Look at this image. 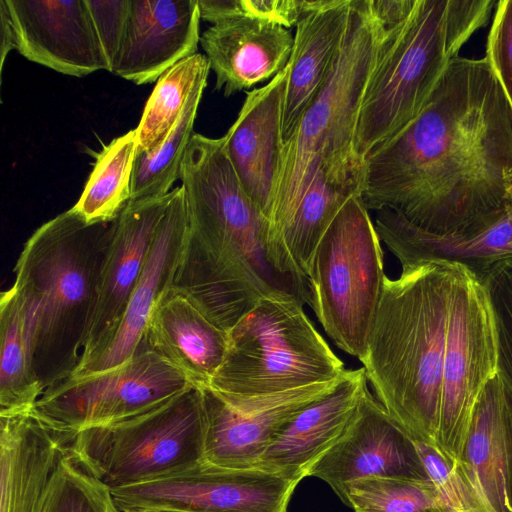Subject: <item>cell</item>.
Masks as SVG:
<instances>
[{
	"label": "cell",
	"mask_w": 512,
	"mask_h": 512,
	"mask_svg": "<svg viewBox=\"0 0 512 512\" xmlns=\"http://www.w3.org/2000/svg\"><path fill=\"white\" fill-rule=\"evenodd\" d=\"M485 58L512 109V0H500L496 4Z\"/></svg>",
	"instance_id": "obj_36"
},
{
	"label": "cell",
	"mask_w": 512,
	"mask_h": 512,
	"mask_svg": "<svg viewBox=\"0 0 512 512\" xmlns=\"http://www.w3.org/2000/svg\"><path fill=\"white\" fill-rule=\"evenodd\" d=\"M200 20L198 0H130L112 73L137 85L157 81L198 53Z\"/></svg>",
	"instance_id": "obj_19"
},
{
	"label": "cell",
	"mask_w": 512,
	"mask_h": 512,
	"mask_svg": "<svg viewBox=\"0 0 512 512\" xmlns=\"http://www.w3.org/2000/svg\"><path fill=\"white\" fill-rule=\"evenodd\" d=\"M293 294L262 299L229 332L224 361L209 387L228 402L270 397L346 371Z\"/></svg>",
	"instance_id": "obj_7"
},
{
	"label": "cell",
	"mask_w": 512,
	"mask_h": 512,
	"mask_svg": "<svg viewBox=\"0 0 512 512\" xmlns=\"http://www.w3.org/2000/svg\"><path fill=\"white\" fill-rule=\"evenodd\" d=\"M361 199L439 239L478 236L512 207V109L489 62L456 57L421 112L364 159Z\"/></svg>",
	"instance_id": "obj_1"
},
{
	"label": "cell",
	"mask_w": 512,
	"mask_h": 512,
	"mask_svg": "<svg viewBox=\"0 0 512 512\" xmlns=\"http://www.w3.org/2000/svg\"><path fill=\"white\" fill-rule=\"evenodd\" d=\"M506 394V393H505ZM507 403L512 414V400L506 395Z\"/></svg>",
	"instance_id": "obj_41"
},
{
	"label": "cell",
	"mask_w": 512,
	"mask_h": 512,
	"mask_svg": "<svg viewBox=\"0 0 512 512\" xmlns=\"http://www.w3.org/2000/svg\"><path fill=\"white\" fill-rule=\"evenodd\" d=\"M187 231L171 288L229 332L262 299L304 296L267 256L269 220L243 189L223 137L194 133L180 170Z\"/></svg>",
	"instance_id": "obj_2"
},
{
	"label": "cell",
	"mask_w": 512,
	"mask_h": 512,
	"mask_svg": "<svg viewBox=\"0 0 512 512\" xmlns=\"http://www.w3.org/2000/svg\"><path fill=\"white\" fill-rule=\"evenodd\" d=\"M38 512H121L111 489L68 454L58 465Z\"/></svg>",
	"instance_id": "obj_33"
},
{
	"label": "cell",
	"mask_w": 512,
	"mask_h": 512,
	"mask_svg": "<svg viewBox=\"0 0 512 512\" xmlns=\"http://www.w3.org/2000/svg\"><path fill=\"white\" fill-rule=\"evenodd\" d=\"M375 212L374 225L379 238L398 259L401 268L446 260L462 264L480 277L497 260L512 256V207L485 232L460 241L434 237L391 209Z\"/></svg>",
	"instance_id": "obj_27"
},
{
	"label": "cell",
	"mask_w": 512,
	"mask_h": 512,
	"mask_svg": "<svg viewBox=\"0 0 512 512\" xmlns=\"http://www.w3.org/2000/svg\"><path fill=\"white\" fill-rule=\"evenodd\" d=\"M342 502L354 512H445L431 480L368 477L347 484Z\"/></svg>",
	"instance_id": "obj_32"
},
{
	"label": "cell",
	"mask_w": 512,
	"mask_h": 512,
	"mask_svg": "<svg viewBox=\"0 0 512 512\" xmlns=\"http://www.w3.org/2000/svg\"><path fill=\"white\" fill-rule=\"evenodd\" d=\"M308 476L325 481L342 501L347 484L368 477L431 480L415 441L389 416L369 388L342 436Z\"/></svg>",
	"instance_id": "obj_13"
},
{
	"label": "cell",
	"mask_w": 512,
	"mask_h": 512,
	"mask_svg": "<svg viewBox=\"0 0 512 512\" xmlns=\"http://www.w3.org/2000/svg\"><path fill=\"white\" fill-rule=\"evenodd\" d=\"M136 153L132 129L97 154L84 190L72 207L87 223L112 222L128 204Z\"/></svg>",
	"instance_id": "obj_30"
},
{
	"label": "cell",
	"mask_w": 512,
	"mask_h": 512,
	"mask_svg": "<svg viewBox=\"0 0 512 512\" xmlns=\"http://www.w3.org/2000/svg\"><path fill=\"white\" fill-rule=\"evenodd\" d=\"M368 388L363 367L346 370L327 395L293 416L273 438L255 469L300 482L338 441Z\"/></svg>",
	"instance_id": "obj_20"
},
{
	"label": "cell",
	"mask_w": 512,
	"mask_h": 512,
	"mask_svg": "<svg viewBox=\"0 0 512 512\" xmlns=\"http://www.w3.org/2000/svg\"><path fill=\"white\" fill-rule=\"evenodd\" d=\"M198 8L201 19L212 25L247 18L288 29L305 14L304 0H198Z\"/></svg>",
	"instance_id": "obj_34"
},
{
	"label": "cell",
	"mask_w": 512,
	"mask_h": 512,
	"mask_svg": "<svg viewBox=\"0 0 512 512\" xmlns=\"http://www.w3.org/2000/svg\"><path fill=\"white\" fill-rule=\"evenodd\" d=\"M343 376L266 398L235 402L223 400L209 387H200L205 460L227 468H255L283 426L304 407L334 390Z\"/></svg>",
	"instance_id": "obj_15"
},
{
	"label": "cell",
	"mask_w": 512,
	"mask_h": 512,
	"mask_svg": "<svg viewBox=\"0 0 512 512\" xmlns=\"http://www.w3.org/2000/svg\"><path fill=\"white\" fill-rule=\"evenodd\" d=\"M43 392L23 302L12 285L0 297V416L32 410Z\"/></svg>",
	"instance_id": "obj_28"
},
{
	"label": "cell",
	"mask_w": 512,
	"mask_h": 512,
	"mask_svg": "<svg viewBox=\"0 0 512 512\" xmlns=\"http://www.w3.org/2000/svg\"><path fill=\"white\" fill-rule=\"evenodd\" d=\"M142 345L179 369L194 386L207 387L224 361L228 332L170 288L154 310Z\"/></svg>",
	"instance_id": "obj_25"
},
{
	"label": "cell",
	"mask_w": 512,
	"mask_h": 512,
	"mask_svg": "<svg viewBox=\"0 0 512 512\" xmlns=\"http://www.w3.org/2000/svg\"><path fill=\"white\" fill-rule=\"evenodd\" d=\"M71 438L33 409L0 416V512H38Z\"/></svg>",
	"instance_id": "obj_23"
},
{
	"label": "cell",
	"mask_w": 512,
	"mask_h": 512,
	"mask_svg": "<svg viewBox=\"0 0 512 512\" xmlns=\"http://www.w3.org/2000/svg\"><path fill=\"white\" fill-rule=\"evenodd\" d=\"M115 220L89 224L70 208L37 228L19 255L13 285L23 302L33 366L44 391L70 377L80 362Z\"/></svg>",
	"instance_id": "obj_4"
},
{
	"label": "cell",
	"mask_w": 512,
	"mask_h": 512,
	"mask_svg": "<svg viewBox=\"0 0 512 512\" xmlns=\"http://www.w3.org/2000/svg\"><path fill=\"white\" fill-rule=\"evenodd\" d=\"M85 1L109 72H112L123 42L130 0Z\"/></svg>",
	"instance_id": "obj_37"
},
{
	"label": "cell",
	"mask_w": 512,
	"mask_h": 512,
	"mask_svg": "<svg viewBox=\"0 0 512 512\" xmlns=\"http://www.w3.org/2000/svg\"><path fill=\"white\" fill-rule=\"evenodd\" d=\"M294 36L278 24L234 18L208 27L200 45L224 96L272 79L289 62Z\"/></svg>",
	"instance_id": "obj_24"
},
{
	"label": "cell",
	"mask_w": 512,
	"mask_h": 512,
	"mask_svg": "<svg viewBox=\"0 0 512 512\" xmlns=\"http://www.w3.org/2000/svg\"><path fill=\"white\" fill-rule=\"evenodd\" d=\"M382 37L368 0H351L346 32L331 70L284 144L267 247L292 218L321 165L360 158L354 149L356 126Z\"/></svg>",
	"instance_id": "obj_6"
},
{
	"label": "cell",
	"mask_w": 512,
	"mask_h": 512,
	"mask_svg": "<svg viewBox=\"0 0 512 512\" xmlns=\"http://www.w3.org/2000/svg\"><path fill=\"white\" fill-rule=\"evenodd\" d=\"M287 78L286 65L266 85L247 91L236 120L223 136L225 152L243 189L268 220L283 159Z\"/></svg>",
	"instance_id": "obj_17"
},
{
	"label": "cell",
	"mask_w": 512,
	"mask_h": 512,
	"mask_svg": "<svg viewBox=\"0 0 512 512\" xmlns=\"http://www.w3.org/2000/svg\"><path fill=\"white\" fill-rule=\"evenodd\" d=\"M454 467L483 512H512V414L498 374L479 396Z\"/></svg>",
	"instance_id": "obj_22"
},
{
	"label": "cell",
	"mask_w": 512,
	"mask_h": 512,
	"mask_svg": "<svg viewBox=\"0 0 512 512\" xmlns=\"http://www.w3.org/2000/svg\"><path fill=\"white\" fill-rule=\"evenodd\" d=\"M210 70L207 57L196 53L157 80L135 128L137 152L150 153L165 141L193 94L206 87Z\"/></svg>",
	"instance_id": "obj_29"
},
{
	"label": "cell",
	"mask_w": 512,
	"mask_h": 512,
	"mask_svg": "<svg viewBox=\"0 0 512 512\" xmlns=\"http://www.w3.org/2000/svg\"><path fill=\"white\" fill-rule=\"evenodd\" d=\"M351 0H329L321 9L302 15L296 24L284 96V143L322 88L344 38Z\"/></svg>",
	"instance_id": "obj_26"
},
{
	"label": "cell",
	"mask_w": 512,
	"mask_h": 512,
	"mask_svg": "<svg viewBox=\"0 0 512 512\" xmlns=\"http://www.w3.org/2000/svg\"><path fill=\"white\" fill-rule=\"evenodd\" d=\"M455 262L437 260L385 276L363 364L376 399L417 442L433 447Z\"/></svg>",
	"instance_id": "obj_3"
},
{
	"label": "cell",
	"mask_w": 512,
	"mask_h": 512,
	"mask_svg": "<svg viewBox=\"0 0 512 512\" xmlns=\"http://www.w3.org/2000/svg\"><path fill=\"white\" fill-rule=\"evenodd\" d=\"M497 358L496 325L487 291L472 271L455 263L435 446L453 465L461 457L479 396L497 374Z\"/></svg>",
	"instance_id": "obj_10"
},
{
	"label": "cell",
	"mask_w": 512,
	"mask_h": 512,
	"mask_svg": "<svg viewBox=\"0 0 512 512\" xmlns=\"http://www.w3.org/2000/svg\"><path fill=\"white\" fill-rule=\"evenodd\" d=\"M298 481L260 469L204 461L157 479L112 489L120 511L172 508L191 512H287Z\"/></svg>",
	"instance_id": "obj_12"
},
{
	"label": "cell",
	"mask_w": 512,
	"mask_h": 512,
	"mask_svg": "<svg viewBox=\"0 0 512 512\" xmlns=\"http://www.w3.org/2000/svg\"><path fill=\"white\" fill-rule=\"evenodd\" d=\"M174 192L130 201L115 220L76 369L98 356L113 338Z\"/></svg>",
	"instance_id": "obj_14"
},
{
	"label": "cell",
	"mask_w": 512,
	"mask_h": 512,
	"mask_svg": "<svg viewBox=\"0 0 512 512\" xmlns=\"http://www.w3.org/2000/svg\"><path fill=\"white\" fill-rule=\"evenodd\" d=\"M364 160L321 165L312 177L297 209L267 249L272 267L292 279L308 304L307 275L313 253L337 213L361 194Z\"/></svg>",
	"instance_id": "obj_21"
},
{
	"label": "cell",
	"mask_w": 512,
	"mask_h": 512,
	"mask_svg": "<svg viewBox=\"0 0 512 512\" xmlns=\"http://www.w3.org/2000/svg\"><path fill=\"white\" fill-rule=\"evenodd\" d=\"M68 452L111 490L194 467L206 461L201 389L192 386L139 414L80 430Z\"/></svg>",
	"instance_id": "obj_8"
},
{
	"label": "cell",
	"mask_w": 512,
	"mask_h": 512,
	"mask_svg": "<svg viewBox=\"0 0 512 512\" xmlns=\"http://www.w3.org/2000/svg\"><path fill=\"white\" fill-rule=\"evenodd\" d=\"M192 386L179 369L142 345L116 368L46 389L33 410L54 429L73 435L139 414Z\"/></svg>",
	"instance_id": "obj_11"
},
{
	"label": "cell",
	"mask_w": 512,
	"mask_h": 512,
	"mask_svg": "<svg viewBox=\"0 0 512 512\" xmlns=\"http://www.w3.org/2000/svg\"><path fill=\"white\" fill-rule=\"evenodd\" d=\"M0 73H3L5 60L11 50L16 49L15 34L5 0H0Z\"/></svg>",
	"instance_id": "obj_39"
},
{
	"label": "cell",
	"mask_w": 512,
	"mask_h": 512,
	"mask_svg": "<svg viewBox=\"0 0 512 512\" xmlns=\"http://www.w3.org/2000/svg\"><path fill=\"white\" fill-rule=\"evenodd\" d=\"M16 50L58 73L83 77L108 69L85 0H5Z\"/></svg>",
	"instance_id": "obj_16"
},
{
	"label": "cell",
	"mask_w": 512,
	"mask_h": 512,
	"mask_svg": "<svg viewBox=\"0 0 512 512\" xmlns=\"http://www.w3.org/2000/svg\"><path fill=\"white\" fill-rule=\"evenodd\" d=\"M204 89L201 87L193 94L174 129L159 147L150 153H136L129 202L160 198L172 191L195 133L193 127Z\"/></svg>",
	"instance_id": "obj_31"
},
{
	"label": "cell",
	"mask_w": 512,
	"mask_h": 512,
	"mask_svg": "<svg viewBox=\"0 0 512 512\" xmlns=\"http://www.w3.org/2000/svg\"><path fill=\"white\" fill-rule=\"evenodd\" d=\"M494 0H417L409 18L383 32L367 81L354 149L363 160L421 112L449 62L483 27Z\"/></svg>",
	"instance_id": "obj_5"
},
{
	"label": "cell",
	"mask_w": 512,
	"mask_h": 512,
	"mask_svg": "<svg viewBox=\"0 0 512 512\" xmlns=\"http://www.w3.org/2000/svg\"><path fill=\"white\" fill-rule=\"evenodd\" d=\"M174 190L113 338L98 356L68 378L116 368L131 359L142 346L154 310L172 286L186 236L188 216L184 191L181 186Z\"/></svg>",
	"instance_id": "obj_18"
},
{
	"label": "cell",
	"mask_w": 512,
	"mask_h": 512,
	"mask_svg": "<svg viewBox=\"0 0 512 512\" xmlns=\"http://www.w3.org/2000/svg\"><path fill=\"white\" fill-rule=\"evenodd\" d=\"M122 512H191L187 510L181 509H172V508H143V509H133Z\"/></svg>",
	"instance_id": "obj_40"
},
{
	"label": "cell",
	"mask_w": 512,
	"mask_h": 512,
	"mask_svg": "<svg viewBox=\"0 0 512 512\" xmlns=\"http://www.w3.org/2000/svg\"><path fill=\"white\" fill-rule=\"evenodd\" d=\"M415 443L429 478L439 492L445 512H483L454 465L435 447Z\"/></svg>",
	"instance_id": "obj_35"
},
{
	"label": "cell",
	"mask_w": 512,
	"mask_h": 512,
	"mask_svg": "<svg viewBox=\"0 0 512 512\" xmlns=\"http://www.w3.org/2000/svg\"><path fill=\"white\" fill-rule=\"evenodd\" d=\"M381 240L360 194L351 196L321 237L307 275L308 305L327 336L363 357L380 305Z\"/></svg>",
	"instance_id": "obj_9"
},
{
	"label": "cell",
	"mask_w": 512,
	"mask_h": 512,
	"mask_svg": "<svg viewBox=\"0 0 512 512\" xmlns=\"http://www.w3.org/2000/svg\"><path fill=\"white\" fill-rule=\"evenodd\" d=\"M416 2L417 0H368V5L383 32H389L409 18Z\"/></svg>",
	"instance_id": "obj_38"
}]
</instances>
